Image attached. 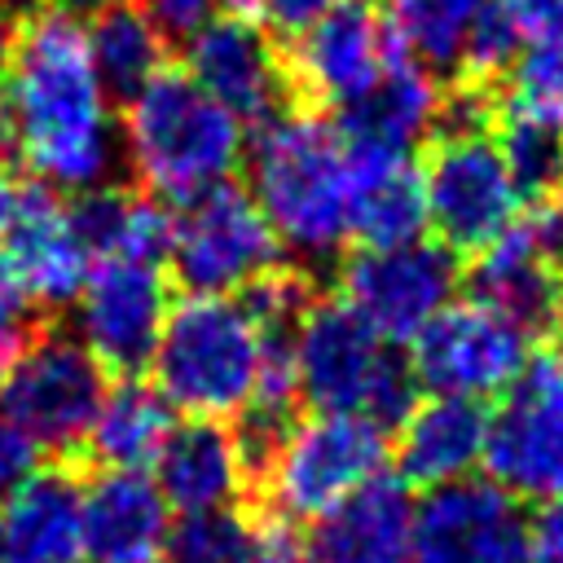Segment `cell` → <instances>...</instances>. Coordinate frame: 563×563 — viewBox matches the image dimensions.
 I'll return each mask as SVG.
<instances>
[{
    "label": "cell",
    "instance_id": "obj_1",
    "mask_svg": "<svg viewBox=\"0 0 563 563\" xmlns=\"http://www.w3.org/2000/svg\"><path fill=\"white\" fill-rule=\"evenodd\" d=\"M0 119L31 180L57 194L110 185L119 172L114 97L88 57L84 22L62 9H40L18 22L0 75Z\"/></svg>",
    "mask_w": 563,
    "mask_h": 563
},
{
    "label": "cell",
    "instance_id": "obj_2",
    "mask_svg": "<svg viewBox=\"0 0 563 563\" xmlns=\"http://www.w3.org/2000/svg\"><path fill=\"white\" fill-rule=\"evenodd\" d=\"M246 194L264 211L282 255L325 264L352 242L356 154L343 132L312 110H277L242 154Z\"/></svg>",
    "mask_w": 563,
    "mask_h": 563
},
{
    "label": "cell",
    "instance_id": "obj_3",
    "mask_svg": "<svg viewBox=\"0 0 563 563\" xmlns=\"http://www.w3.org/2000/svg\"><path fill=\"white\" fill-rule=\"evenodd\" d=\"M145 365L176 413L211 422L242 418L260 391H290L286 347L260 330L238 295L172 299Z\"/></svg>",
    "mask_w": 563,
    "mask_h": 563
},
{
    "label": "cell",
    "instance_id": "obj_4",
    "mask_svg": "<svg viewBox=\"0 0 563 563\" xmlns=\"http://www.w3.org/2000/svg\"><path fill=\"white\" fill-rule=\"evenodd\" d=\"M123 101L119 167H128L158 202H185L211 185L233 180L242 167L246 128L185 70L163 66Z\"/></svg>",
    "mask_w": 563,
    "mask_h": 563
},
{
    "label": "cell",
    "instance_id": "obj_5",
    "mask_svg": "<svg viewBox=\"0 0 563 563\" xmlns=\"http://www.w3.org/2000/svg\"><path fill=\"white\" fill-rule=\"evenodd\" d=\"M286 374L295 400L317 413H361L387 427L418 400L400 347L374 334L343 299H308L286 339Z\"/></svg>",
    "mask_w": 563,
    "mask_h": 563
},
{
    "label": "cell",
    "instance_id": "obj_6",
    "mask_svg": "<svg viewBox=\"0 0 563 563\" xmlns=\"http://www.w3.org/2000/svg\"><path fill=\"white\" fill-rule=\"evenodd\" d=\"M391 440L387 427L361 413H317L290 418L277 444L260 457L264 497L277 519L312 523L369 479L387 471Z\"/></svg>",
    "mask_w": 563,
    "mask_h": 563
},
{
    "label": "cell",
    "instance_id": "obj_7",
    "mask_svg": "<svg viewBox=\"0 0 563 563\" xmlns=\"http://www.w3.org/2000/svg\"><path fill=\"white\" fill-rule=\"evenodd\" d=\"M189 295H246L282 268V246L246 185H211L172 211L167 255Z\"/></svg>",
    "mask_w": 563,
    "mask_h": 563
},
{
    "label": "cell",
    "instance_id": "obj_8",
    "mask_svg": "<svg viewBox=\"0 0 563 563\" xmlns=\"http://www.w3.org/2000/svg\"><path fill=\"white\" fill-rule=\"evenodd\" d=\"M101 396L106 369L70 330L22 334V343L0 361V413L18 422L40 453L84 449Z\"/></svg>",
    "mask_w": 563,
    "mask_h": 563
},
{
    "label": "cell",
    "instance_id": "obj_9",
    "mask_svg": "<svg viewBox=\"0 0 563 563\" xmlns=\"http://www.w3.org/2000/svg\"><path fill=\"white\" fill-rule=\"evenodd\" d=\"M479 471L519 506L563 497V347L528 356L519 378L497 396Z\"/></svg>",
    "mask_w": 563,
    "mask_h": 563
},
{
    "label": "cell",
    "instance_id": "obj_10",
    "mask_svg": "<svg viewBox=\"0 0 563 563\" xmlns=\"http://www.w3.org/2000/svg\"><path fill=\"white\" fill-rule=\"evenodd\" d=\"M422 172V202H427V233L440 246L484 251L488 242L506 238L519 224L523 194L515 189L501 150L488 128L440 132Z\"/></svg>",
    "mask_w": 563,
    "mask_h": 563
},
{
    "label": "cell",
    "instance_id": "obj_11",
    "mask_svg": "<svg viewBox=\"0 0 563 563\" xmlns=\"http://www.w3.org/2000/svg\"><path fill=\"white\" fill-rule=\"evenodd\" d=\"M532 356V334L479 299H453L409 339L413 383L435 396L497 400Z\"/></svg>",
    "mask_w": 563,
    "mask_h": 563
},
{
    "label": "cell",
    "instance_id": "obj_12",
    "mask_svg": "<svg viewBox=\"0 0 563 563\" xmlns=\"http://www.w3.org/2000/svg\"><path fill=\"white\" fill-rule=\"evenodd\" d=\"M457 255L431 238L361 246L339 273V299L387 343H409L457 299Z\"/></svg>",
    "mask_w": 563,
    "mask_h": 563
},
{
    "label": "cell",
    "instance_id": "obj_13",
    "mask_svg": "<svg viewBox=\"0 0 563 563\" xmlns=\"http://www.w3.org/2000/svg\"><path fill=\"white\" fill-rule=\"evenodd\" d=\"M167 308H172V286L163 264L92 260L70 299V334L106 374L110 369L136 374L154 352Z\"/></svg>",
    "mask_w": 563,
    "mask_h": 563
},
{
    "label": "cell",
    "instance_id": "obj_14",
    "mask_svg": "<svg viewBox=\"0 0 563 563\" xmlns=\"http://www.w3.org/2000/svg\"><path fill=\"white\" fill-rule=\"evenodd\" d=\"M211 101H220L242 128H260L277 110H286L290 70L277 53V40L233 13H216L207 26H198L185 40V66H180Z\"/></svg>",
    "mask_w": 563,
    "mask_h": 563
},
{
    "label": "cell",
    "instance_id": "obj_15",
    "mask_svg": "<svg viewBox=\"0 0 563 563\" xmlns=\"http://www.w3.org/2000/svg\"><path fill=\"white\" fill-rule=\"evenodd\" d=\"M0 255L31 308H70L92 264L70 202L40 180L9 189V211L0 224Z\"/></svg>",
    "mask_w": 563,
    "mask_h": 563
},
{
    "label": "cell",
    "instance_id": "obj_16",
    "mask_svg": "<svg viewBox=\"0 0 563 563\" xmlns=\"http://www.w3.org/2000/svg\"><path fill=\"white\" fill-rule=\"evenodd\" d=\"M523 506L484 475L431 488L413 515L409 563H528Z\"/></svg>",
    "mask_w": 563,
    "mask_h": 563
},
{
    "label": "cell",
    "instance_id": "obj_17",
    "mask_svg": "<svg viewBox=\"0 0 563 563\" xmlns=\"http://www.w3.org/2000/svg\"><path fill=\"white\" fill-rule=\"evenodd\" d=\"M290 40V79L330 110L356 101L400 53L374 0H343Z\"/></svg>",
    "mask_w": 563,
    "mask_h": 563
},
{
    "label": "cell",
    "instance_id": "obj_18",
    "mask_svg": "<svg viewBox=\"0 0 563 563\" xmlns=\"http://www.w3.org/2000/svg\"><path fill=\"white\" fill-rule=\"evenodd\" d=\"M172 506L150 471H97L79 488V563H163Z\"/></svg>",
    "mask_w": 563,
    "mask_h": 563
},
{
    "label": "cell",
    "instance_id": "obj_19",
    "mask_svg": "<svg viewBox=\"0 0 563 563\" xmlns=\"http://www.w3.org/2000/svg\"><path fill=\"white\" fill-rule=\"evenodd\" d=\"M413 515V488L383 471L308 523L303 563H409Z\"/></svg>",
    "mask_w": 563,
    "mask_h": 563
},
{
    "label": "cell",
    "instance_id": "obj_20",
    "mask_svg": "<svg viewBox=\"0 0 563 563\" xmlns=\"http://www.w3.org/2000/svg\"><path fill=\"white\" fill-rule=\"evenodd\" d=\"M251 471L255 462L229 422L189 418L172 427L167 444L150 466V479L158 484L172 515H202L238 506L251 484Z\"/></svg>",
    "mask_w": 563,
    "mask_h": 563
},
{
    "label": "cell",
    "instance_id": "obj_21",
    "mask_svg": "<svg viewBox=\"0 0 563 563\" xmlns=\"http://www.w3.org/2000/svg\"><path fill=\"white\" fill-rule=\"evenodd\" d=\"M396 422L400 431L391 440V453H396V475L409 488L431 493V488L471 479L484 466L488 405L427 391Z\"/></svg>",
    "mask_w": 563,
    "mask_h": 563
},
{
    "label": "cell",
    "instance_id": "obj_22",
    "mask_svg": "<svg viewBox=\"0 0 563 563\" xmlns=\"http://www.w3.org/2000/svg\"><path fill=\"white\" fill-rule=\"evenodd\" d=\"M444 88L435 75L405 53L391 57V66L339 110V132L352 145V154H413L431 132H440Z\"/></svg>",
    "mask_w": 563,
    "mask_h": 563
},
{
    "label": "cell",
    "instance_id": "obj_23",
    "mask_svg": "<svg viewBox=\"0 0 563 563\" xmlns=\"http://www.w3.org/2000/svg\"><path fill=\"white\" fill-rule=\"evenodd\" d=\"M471 290H475L471 299H479L497 317L515 321L532 339L563 330V273H554L541 260V251L528 242V233L519 224L506 238L475 251Z\"/></svg>",
    "mask_w": 563,
    "mask_h": 563
},
{
    "label": "cell",
    "instance_id": "obj_24",
    "mask_svg": "<svg viewBox=\"0 0 563 563\" xmlns=\"http://www.w3.org/2000/svg\"><path fill=\"white\" fill-rule=\"evenodd\" d=\"M79 479L31 471L0 501V563H79Z\"/></svg>",
    "mask_w": 563,
    "mask_h": 563
},
{
    "label": "cell",
    "instance_id": "obj_25",
    "mask_svg": "<svg viewBox=\"0 0 563 563\" xmlns=\"http://www.w3.org/2000/svg\"><path fill=\"white\" fill-rule=\"evenodd\" d=\"M172 427H176V409L163 400V391L136 374H123L119 383H106L84 449L106 471H150Z\"/></svg>",
    "mask_w": 563,
    "mask_h": 563
},
{
    "label": "cell",
    "instance_id": "obj_26",
    "mask_svg": "<svg viewBox=\"0 0 563 563\" xmlns=\"http://www.w3.org/2000/svg\"><path fill=\"white\" fill-rule=\"evenodd\" d=\"M427 238L422 172L413 154H356L352 180V242L391 246Z\"/></svg>",
    "mask_w": 563,
    "mask_h": 563
},
{
    "label": "cell",
    "instance_id": "obj_27",
    "mask_svg": "<svg viewBox=\"0 0 563 563\" xmlns=\"http://www.w3.org/2000/svg\"><path fill=\"white\" fill-rule=\"evenodd\" d=\"M70 211H75L79 238H84L92 260H154V264H163L172 211L154 194L97 185V189L75 194Z\"/></svg>",
    "mask_w": 563,
    "mask_h": 563
},
{
    "label": "cell",
    "instance_id": "obj_28",
    "mask_svg": "<svg viewBox=\"0 0 563 563\" xmlns=\"http://www.w3.org/2000/svg\"><path fill=\"white\" fill-rule=\"evenodd\" d=\"M84 40H88V57L101 84L110 88V97H132L141 84H150L167 66V35L132 0L88 18Z\"/></svg>",
    "mask_w": 563,
    "mask_h": 563
},
{
    "label": "cell",
    "instance_id": "obj_29",
    "mask_svg": "<svg viewBox=\"0 0 563 563\" xmlns=\"http://www.w3.org/2000/svg\"><path fill=\"white\" fill-rule=\"evenodd\" d=\"M378 9L409 62L427 66L431 75H457L484 0H383Z\"/></svg>",
    "mask_w": 563,
    "mask_h": 563
},
{
    "label": "cell",
    "instance_id": "obj_30",
    "mask_svg": "<svg viewBox=\"0 0 563 563\" xmlns=\"http://www.w3.org/2000/svg\"><path fill=\"white\" fill-rule=\"evenodd\" d=\"M506 110L563 132V31L528 40L506 66Z\"/></svg>",
    "mask_w": 563,
    "mask_h": 563
},
{
    "label": "cell",
    "instance_id": "obj_31",
    "mask_svg": "<svg viewBox=\"0 0 563 563\" xmlns=\"http://www.w3.org/2000/svg\"><path fill=\"white\" fill-rule=\"evenodd\" d=\"M493 141H497L501 163H506L515 189L523 194V202L563 185V132L559 128L506 110V119H501Z\"/></svg>",
    "mask_w": 563,
    "mask_h": 563
},
{
    "label": "cell",
    "instance_id": "obj_32",
    "mask_svg": "<svg viewBox=\"0 0 563 563\" xmlns=\"http://www.w3.org/2000/svg\"><path fill=\"white\" fill-rule=\"evenodd\" d=\"M251 537H255V519H246L238 506L176 515L163 563H246Z\"/></svg>",
    "mask_w": 563,
    "mask_h": 563
},
{
    "label": "cell",
    "instance_id": "obj_33",
    "mask_svg": "<svg viewBox=\"0 0 563 563\" xmlns=\"http://www.w3.org/2000/svg\"><path fill=\"white\" fill-rule=\"evenodd\" d=\"M523 44L528 40H523L519 22L510 18V9L501 0H484L475 26L466 35V48H462V75H471L479 84L484 79H497V75H506V66L515 62V53Z\"/></svg>",
    "mask_w": 563,
    "mask_h": 563
},
{
    "label": "cell",
    "instance_id": "obj_34",
    "mask_svg": "<svg viewBox=\"0 0 563 563\" xmlns=\"http://www.w3.org/2000/svg\"><path fill=\"white\" fill-rule=\"evenodd\" d=\"M519 229H523L528 242L541 251V260H545L554 273H563V185L550 189V194H541V198H532V216H528Z\"/></svg>",
    "mask_w": 563,
    "mask_h": 563
},
{
    "label": "cell",
    "instance_id": "obj_35",
    "mask_svg": "<svg viewBox=\"0 0 563 563\" xmlns=\"http://www.w3.org/2000/svg\"><path fill=\"white\" fill-rule=\"evenodd\" d=\"M141 9L167 40H189L220 13V0H141Z\"/></svg>",
    "mask_w": 563,
    "mask_h": 563
},
{
    "label": "cell",
    "instance_id": "obj_36",
    "mask_svg": "<svg viewBox=\"0 0 563 563\" xmlns=\"http://www.w3.org/2000/svg\"><path fill=\"white\" fill-rule=\"evenodd\" d=\"M31 471H40V444H35L18 422H9V418L0 413V501H4Z\"/></svg>",
    "mask_w": 563,
    "mask_h": 563
},
{
    "label": "cell",
    "instance_id": "obj_37",
    "mask_svg": "<svg viewBox=\"0 0 563 563\" xmlns=\"http://www.w3.org/2000/svg\"><path fill=\"white\" fill-rule=\"evenodd\" d=\"M528 563H563V497L541 501V510L523 523Z\"/></svg>",
    "mask_w": 563,
    "mask_h": 563
},
{
    "label": "cell",
    "instance_id": "obj_38",
    "mask_svg": "<svg viewBox=\"0 0 563 563\" xmlns=\"http://www.w3.org/2000/svg\"><path fill=\"white\" fill-rule=\"evenodd\" d=\"M334 4L343 0H260V13L255 22L268 31V35H299L303 26H312L321 13H330Z\"/></svg>",
    "mask_w": 563,
    "mask_h": 563
},
{
    "label": "cell",
    "instance_id": "obj_39",
    "mask_svg": "<svg viewBox=\"0 0 563 563\" xmlns=\"http://www.w3.org/2000/svg\"><path fill=\"white\" fill-rule=\"evenodd\" d=\"M246 563H303V537L286 519H264L255 523L251 537V559Z\"/></svg>",
    "mask_w": 563,
    "mask_h": 563
},
{
    "label": "cell",
    "instance_id": "obj_40",
    "mask_svg": "<svg viewBox=\"0 0 563 563\" xmlns=\"http://www.w3.org/2000/svg\"><path fill=\"white\" fill-rule=\"evenodd\" d=\"M26 312H31V303H26L22 286L13 282V273H9V264H4V255H0V361L22 343V334H26Z\"/></svg>",
    "mask_w": 563,
    "mask_h": 563
},
{
    "label": "cell",
    "instance_id": "obj_41",
    "mask_svg": "<svg viewBox=\"0 0 563 563\" xmlns=\"http://www.w3.org/2000/svg\"><path fill=\"white\" fill-rule=\"evenodd\" d=\"M510 9V18L519 22L523 40L537 35H559L563 31V0H501Z\"/></svg>",
    "mask_w": 563,
    "mask_h": 563
},
{
    "label": "cell",
    "instance_id": "obj_42",
    "mask_svg": "<svg viewBox=\"0 0 563 563\" xmlns=\"http://www.w3.org/2000/svg\"><path fill=\"white\" fill-rule=\"evenodd\" d=\"M114 4H123V0H48V9H62V13H70V18H97L101 9H114Z\"/></svg>",
    "mask_w": 563,
    "mask_h": 563
},
{
    "label": "cell",
    "instance_id": "obj_43",
    "mask_svg": "<svg viewBox=\"0 0 563 563\" xmlns=\"http://www.w3.org/2000/svg\"><path fill=\"white\" fill-rule=\"evenodd\" d=\"M13 35H18V22H13V13H4V9H0V75H4V66H9Z\"/></svg>",
    "mask_w": 563,
    "mask_h": 563
},
{
    "label": "cell",
    "instance_id": "obj_44",
    "mask_svg": "<svg viewBox=\"0 0 563 563\" xmlns=\"http://www.w3.org/2000/svg\"><path fill=\"white\" fill-rule=\"evenodd\" d=\"M220 13H233V18H251L260 13V0H220Z\"/></svg>",
    "mask_w": 563,
    "mask_h": 563
},
{
    "label": "cell",
    "instance_id": "obj_45",
    "mask_svg": "<svg viewBox=\"0 0 563 563\" xmlns=\"http://www.w3.org/2000/svg\"><path fill=\"white\" fill-rule=\"evenodd\" d=\"M9 132H4V119H0V176H4V163H9Z\"/></svg>",
    "mask_w": 563,
    "mask_h": 563
},
{
    "label": "cell",
    "instance_id": "obj_46",
    "mask_svg": "<svg viewBox=\"0 0 563 563\" xmlns=\"http://www.w3.org/2000/svg\"><path fill=\"white\" fill-rule=\"evenodd\" d=\"M22 4H26V0H0V9H4V13H13V9H22Z\"/></svg>",
    "mask_w": 563,
    "mask_h": 563
}]
</instances>
